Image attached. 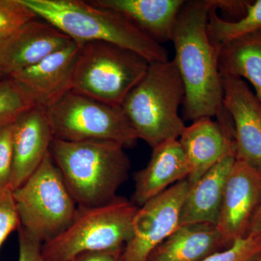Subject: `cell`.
<instances>
[{"label": "cell", "mask_w": 261, "mask_h": 261, "mask_svg": "<svg viewBox=\"0 0 261 261\" xmlns=\"http://www.w3.org/2000/svg\"><path fill=\"white\" fill-rule=\"evenodd\" d=\"M211 8V0L185 1L171 34L173 61L185 88L183 115L192 122L214 117L219 121L226 113L218 47L207 32Z\"/></svg>", "instance_id": "6da1fadb"}, {"label": "cell", "mask_w": 261, "mask_h": 261, "mask_svg": "<svg viewBox=\"0 0 261 261\" xmlns=\"http://www.w3.org/2000/svg\"><path fill=\"white\" fill-rule=\"evenodd\" d=\"M38 18L60 29L80 44L104 42L138 53L149 63L166 62L168 53L126 18L82 0H23Z\"/></svg>", "instance_id": "7a4b0ae2"}, {"label": "cell", "mask_w": 261, "mask_h": 261, "mask_svg": "<svg viewBox=\"0 0 261 261\" xmlns=\"http://www.w3.org/2000/svg\"><path fill=\"white\" fill-rule=\"evenodd\" d=\"M120 144L53 139L50 153L78 206L104 205L128 176L130 161Z\"/></svg>", "instance_id": "3957f363"}, {"label": "cell", "mask_w": 261, "mask_h": 261, "mask_svg": "<svg viewBox=\"0 0 261 261\" xmlns=\"http://www.w3.org/2000/svg\"><path fill=\"white\" fill-rule=\"evenodd\" d=\"M185 88L173 61L149 63L121 108L137 137L152 148L178 140L186 125L178 114Z\"/></svg>", "instance_id": "277c9868"}, {"label": "cell", "mask_w": 261, "mask_h": 261, "mask_svg": "<svg viewBox=\"0 0 261 261\" xmlns=\"http://www.w3.org/2000/svg\"><path fill=\"white\" fill-rule=\"evenodd\" d=\"M138 206L123 197L97 206H78L70 224L42 244L47 261H70L80 254L125 247Z\"/></svg>", "instance_id": "5b68a950"}, {"label": "cell", "mask_w": 261, "mask_h": 261, "mask_svg": "<svg viewBox=\"0 0 261 261\" xmlns=\"http://www.w3.org/2000/svg\"><path fill=\"white\" fill-rule=\"evenodd\" d=\"M72 90L121 107L147 73L149 63L138 53L104 42L80 44Z\"/></svg>", "instance_id": "8992f818"}, {"label": "cell", "mask_w": 261, "mask_h": 261, "mask_svg": "<svg viewBox=\"0 0 261 261\" xmlns=\"http://www.w3.org/2000/svg\"><path fill=\"white\" fill-rule=\"evenodd\" d=\"M13 193L20 227L42 244L70 224L78 207L50 151Z\"/></svg>", "instance_id": "52a82bcc"}, {"label": "cell", "mask_w": 261, "mask_h": 261, "mask_svg": "<svg viewBox=\"0 0 261 261\" xmlns=\"http://www.w3.org/2000/svg\"><path fill=\"white\" fill-rule=\"evenodd\" d=\"M54 138L70 142L104 141L132 147L139 140L121 107L70 90L45 108Z\"/></svg>", "instance_id": "ba28073f"}, {"label": "cell", "mask_w": 261, "mask_h": 261, "mask_svg": "<svg viewBox=\"0 0 261 261\" xmlns=\"http://www.w3.org/2000/svg\"><path fill=\"white\" fill-rule=\"evenodd\" d=\"M190 190L186 178L138 207L122 261H147L154 249L179 226L182 207Z\"/></svg>", "instance_id": "9c48e42d"}, {"label": "cell", "mask_w": 261, "mask_h": 261, "mask_svg": "<svg viewBox=\"0 0 261 261\" xmlns=\"http://www.w3.org/2000/svg\"><path fill=\"white\" fill-rule=\"evenodd\" d=\"M261 205V171L237 160L223 196L216 227L225 246L248 236Z\"/></svg>", "instance_id": "30bf717a"}, {"label": "cell", "mask_w": 261, "mask_h": 261, "mask_svg": "<svg viewBox=\"0 0 261 261\" xmlns=\"http://www.w3.org/2000/svg\"><path fill=\"white\" fill-rule=\"evenodd\" d=\"M224 106L233 127L236 159L261 171V102L245 80L221 73Z\"/></svg>", "instance_id": "8fae6325"}, {"label": "cell", "mask_w": 261, "mask_h": 261, "mask_svg": "<svg viewBox=\"0 0 261 261\" xmlns=\"http://www.w3.org/2000/svg\"><path fill=\"white\" fill-rule=\"evenodd\" d=\"M73 42L60 29L42 18L25 23L0 42V67L5 77L37 64Z\"/></svg>", "instance_id": "7c38bea8"}, {"label": "cell", "mask_w": 261, "mask_h": 261, "mask_svg": "<svg viewBox=\"0 0 261 261\" xmlns=\"http://www.w3.org/2000/svg\"><path fill=\"white\" fill-rule=\"evenodd\" d=\"M79 49V44L72 42L37 64L8 77L23 89L36 106L49 107L72 90Z\"/></svg>", "instance_id": "4fadbf2b"}, {"label": "cell", "mask_w": 261, "mask_h": 261, "mask_svg": "<svg viewBox=\"0 0 261 261\" xmlns=\"http://www.w3.org/2000/svg\"><path fill=\"white\" fill-rule=\"evenodd\" d=\"M54 139L45 108L35 106L13 123V165L10 188H19L39 168Z\"/></svg>", "instance_id": "5bb4252c"}, {"label": "cell", "mask_w": 261, "mask_h": 261, "mask_svg": "<svg viewBox=\"0 0 261 261\" xmlns=\"http://www.w3.org/2000/svg\"><path fill=\"white\" fill-rule=\"evenodd\" d=\"M178 142L190 165L187 179L193 185L226 154L236 152L232 125L201 118L185 127Z\"/></svg>", "instance_id": "9a60e30c"}, {"label": "cell", "mask_w": 261, "mask_h": 261, "mask_svg": "<svg viewBox=\"0 0 261 261\" xmlns=\"http://www.w3.org/2000/svg\"><path fill=\"white\" fill-rule=\"evenodd\" d=\"M188 161L178 140H170L152 148L148 164L135 174L134 203L143 205L170 187L190 176Z\"/></svg>", "instance_id": "2e32d148"}, {"label": "cell", "mask_w": 261, "mask_h": 261, "mask_svg": "<svg viewBox=\"0 0 261 261\" xmlns=\"http://www.w3.org/2000/svg\"><path fill=\"white\" fill-rule=\"evenodd\" d=\"M236 152L226 154L193 185L182 207L180 225L216 226L228 175L236 162Z\"/></svg>", "instance_id": "e0dca14e"}, {"label": "cell", "mask_w": 261, "mask_h": 261, "mask_svg": "<svg viewBox=\"0 0 261 261\" xmlns=\"http://www.w3.org/2000/svg\"><path fill=\"white\" fill-rule=\"evenodd\" d=\"M92 4L123 15L144 34L162 44L171 41L185 0H94Z\"/></svg>", "instance_id": "ac0fdd59"}, {"label": "cell", "mask_w": 261, "mask_h": 261, "mask_svg": "<svg viewBox=\"0 0 261 261\" xmlns=\"http://www.w3.org/2000/svg\"><path fill=\"white\" fill-rule=\"evenodd\" d=\"M217 227L210 224L179 225L149 254L147 261H202L224 246Z\"/></svg>", "instance_id": "d6986e66"}, {"label": "cell", "mask_w": 261, "mask_h": 261, "mask_svg": "<svg viewBox=\"0 0 261 261\" xmlns=\"http://www.w3.org/2000/svg\"><path fill=\"white\" fill-rule=\"evenodd\" d=\"M217 47L220 73L247 80L261 102V31Z\"/></svg>", "instance_id": "ffe728a7"}, {"label": "cell", "mask_w": 261, "mask_h": 261, "mask_svg": "<svg viewBox=\"0 0 261 261\" xmlns=\"http://www.w3.org/2000/svg\"><path fill=\"white\" fill-rule=\"evenodd\" d=\"M211 2L207 32L211 42L216 47L261 31V0L249 3L245 14L239 20L231 21L219 16L213 0Z\"/></svg>", "instance_id": "44dd1931"}, {"label": "cell", "mask_w": 261, "mask_h": 261, "mask_svg": "<svg viewBox=\"0 0 261 261\" xmlns=\"http://www.w3.org/2000/svg\"><path fill=\"white\" fill-rule=\"evenodd\" d=\"M35 104L23 89L10 77L0 80V126L13 124Z\"/></svg>", "instance_id": "7402d4cb"}, {"label": "cell", "mask_w": 261, "mask_h": 261, "mask_svg": "<svg viewBox=\"0 0 261 261\" xmlns=\"http://www.w3.org/2000/svg\"><path fill=\"white\" fill-rule=\"evenodd\" d=\"M36 18L23 0H0V42Z\"/></svg>", "instance_id": "603a6c76"}, {"label": "cell", "mask_w": 261, "mask_h": 261, "mask_svg": "<svg viewBox=\"0 0 261 261\" xmlns=\"http://www.w3.org/2000/svg\"><path fill=\"white\" fill-rule=\"evenodd\" d=\"M261 253V234H249L227 249L215 252L202 261H254Z\"/></svg>", "instance_id": "cb8c5ba5"}, {"label": "cell", "mask_w": 261, "mask_h": 261, "mask_svg": "<svg viewBox=\"0 0 261 261\" xmlns=\"http://www.w3.org/2000/svg\"><path fill=\"white\" fill-rule=\"evenodd\" d=\"M20 226L13 191L0 190V250L8 236Z\"/></svg>", "instance_id": "d4e9b609"}, {"label": "cell", "mask_w": 261, "mask_h": 261, "mask_svg": "<svg viewBox=\"0 0 261 261\" xmlns=\"http://www.w3.org/2000/svg\"><path fill=\"white\" fill-rule=\"evenodd\" d=\"M13 124L0 126V190L10 188L13 165Z\"/></svg>", "instance_id": "484cf974"}, {"label": "cell", "mask_w": 261, "mask_h": 261, "mask_svg": "<svg viewBox=\"0 0 261 261\" xmlns=\"http://www.w3.org/2000/svg\"><path fill=\"white\" fill-rule=\"evenodd\" d=\"M18 261H47L42 253V243L32 238L19 226Z\"/></svg>", "instance_id": "4316f807"}, {"label": "cell", "mask_w": 261, "mask_h": 261, "mask_svg": "<svg viewBox=\"0 0 261 261\" xmlns=\"http://www.w3.org/2000/svg\"><path fill=\"white\" fill-rule=\"evenodd\" d=\"M124 247L101 251L84 252L70 261H122Z\"/></svg>", "instance_id": "83f0119b"}, {"label": "cell", "mask_w": 261, "mask_h": 261, "mask_svg": "<svg viewBox=\"0 0 261 261\" xmlns=\"http://www.w3.org/2000/svg\"><path fill=\"white\" fill-rule=\"evenodd\" d=\"M249 234H261V205L252 221Z\"/></svg>", "instance_id": "f1b7e54d"}, {"label": "cell", "mask_w": 261, "mask_h": 261, "mask_svg": "<svg viewBox=\"0 0 261 261\" xmlns=\"http://www.w3.org/2000/svg\"><path fill=\"white\" fill-rule=\"evenodd\" d=\"M3 78H5V76L3 75V71H2L1 67H0V80H3Z\"/></svg>", "instance_id": "f546056e"}, {"label": "cell", "mask_w": 261, "mask_h": 261, "mask_svg": "<svg viewBox=\"0 0 261 261\" xmlns=\"http://www.w3.org/2000/svg\"><path fill=\"white\" fill-rule=\"evenodd\" d=\"M254 261H261V253L257 256V258Z\"/></svg>", "instance_id": "4dcf8cb0"}]
</instances>
